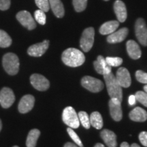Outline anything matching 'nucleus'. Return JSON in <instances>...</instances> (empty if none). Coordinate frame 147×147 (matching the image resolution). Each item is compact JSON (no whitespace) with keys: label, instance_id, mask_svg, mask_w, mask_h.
<instances>
[{"label":"nucleus","instance_id":"29","mask_svg":"<svg viewBox=\"0 0 147 147\" xmlns=\"http://www.w3.org/2000/svg\"><path fill=\"white\" fill-rule=\"evenodd\" d=\"M67 131L74 142L76 143V144H78V146H79L80 147H83V144H82L80 138L78 137V136L77 135L76 132L74 131L72 128L68 127L67 129Z\"/></svg>","mask_w":147,"mask_h":147},{"label":"nucleus","instance_id":"34","mask_svg":"<svg viewBox=\"0 0 147 147\" xmlns=\"http://www.w3.org/2000/svg\"><path fill=\"white\" fill-rule=\"evenodd\" d=\"M139 140L143 146L147 147V132L142 131L139 134Z\"/></svg>","mask_w":147,"mask_h":147},{"label":"nucleus","instance_id":"18","mask_svg":"<svg viewBox=\"0 0 147 147\" xmlns=\"http://www.w3.org/2000/svg\"><path fill=\"white\" fill-rule=\"evenodd\" d=\"M127 51L129 56L133 59H138L140 58L142 52L139 45L134 40H128L126 44Z\"/></svg>","mask_w":147,"mask_h":147},{"label":"nucleus","instance_id":"33","mask_svg":"<svg viewBox=\"0 0 147 147\" xmlns=\"http://www.w3.org/2000/svg\"><path fill=\"white\" fill-rule=\"evenodd\" d=\"M136 78L140 83L147 84V73L142 70H138L136 72Z\"/></svg>","mask_w":147,"mask_h":147},{"label":"nucleus","instance_id":"32","mask_svg":"<svg viewBox=\"0 0 147 147\" xmlns=\"http://www.w3.org/2000/svg\"><path fill=\"white\" fill-rule=\"evenodd\" d=\"M106 62L111 67H118L123 63V59L120 57H108L106 59Z\"/></svg>","mask_w":147,"mask_h":147},{"label":"nucleus","instance_id":"26","mask_svg":"<svg viewBox=\"0 0 147 147\" xmlns=\"http://www.w3.org/2000/svg\"><path fill=\"white\" fill-rule=\"evenodd\" d=\"M78 119L80 123L85 129H89L91 127L90 119L88 114L86 112L80 111L78 113Z\"/></svg>","mask_w":147,"mask_h":147},{"label":"nucleus","instance_id":"20","mask_svg":"<svg viewBox=\"0 0 147 147\" xmlns=\"http://www.w3.org/2000/svg\"><path fill=\"white\" fill-rule=\"evenodd\" d=\"M129 117L131 120L136 122H144L147 120V113L140 107H136L129 113Z\"/></svg>","mask_w":147,"mask_h":147},{"label":"nucleus","instance_id":"35","mask_svg":"<svg viewBox=\"0 0 147 147\" xmlns=\"http://www.w3.org/2000/svg\"><path fill=\"white\" fill-rule=\"evenodd\" d=\"M10 0H0V10H8L10 6Z\"/></svg>","mask_w":147,"mask_h":147},{"label":"nucleus","instance_id":"10","mask_svg":"<svg viewBox=\"0 0 147 147\" xmlns=\"http://www.w3.org/2000/svg\"><path fill=\"white\" fill-rule=\"evenodd\" d=\"M16 17L19 23L29 30H33L36 27V22L28 11L23 10L18 12Z\"/></svg>","mask_w":147,"mask_h":147},{"label":"nucleus","instance_id":"40","mask_svg":"<svg viewBox=\"0 0 147 147\" xmlns=\"http://www.w3.org/2000/svg\"><path fill=\"white\" fill-rule=\"evenodd\" d=\"M130 147H140V146L138 144H136V143H134V144H132L131 145V146H130Z\"/></svg>","mask_w":147,"mask_h":147},{"label":"nucleus","instance_id":"9","mask_svg":"<svg viewBox=\"0 0 147 147\" xmlns=\"http://www.w3.org/2000/svg\"><path fill=\"white\" fill-rule=\"evenodd\" d=\"M15 101V95L12 89L3 87L0 91V104L3 108H8Z\"/></svg>","mask_w":147,"mask_h":147},{"label":"nucleus","instance_id":"42","mask_svg":"<svg viewBox=\"0 0 147 147\" xmlns=\"http://www.w3.org/2000/svg\"><path fill=\"white\" fill-rule=\"evenodd\" d=\"M1 128H2V123H1V119H0V131H1Z\"/></svg>","mask_w":147,"mask_h":147},{"label":"nucleus","instance_id":"14","mask_svg":"<svg viewBox=\"0 0 147 147\" xmlns=\"http://www.w3.org/2000/svg\"><path fill=\"white\" fill-rule=\"evenodd\" d=\"M35 98L32 95H24L18 104V111L22 114L29 113L34 106Z\"/></svg>","mask_w":147,"mask_h":147},{"label":"nucleus","instance_id":"17","mask_svg":"<svg viewBox=\"0 0 147 147\" xmlns=\"http://www.w3.org/2000/svg\"><path fill=\"white\" fill-rule=\"evenodd\" d=\"M128 29L126 27L121 28L117 32H113V34H110L107 38V42L110 44L119 43L123 42L125 39L128 35Z\"/></svg>","mask_w":147,"mask_h":147},{"label":"nucleus","instance_id":"24","mask_svg":"<svg viewBox=\"0 0 147 147\" xmlns=\"http://www.w3.org/2000/svg\"><path fill=\"white\" fill-rule=\"evenodd\" d=\"M90 123L97 129H101L103 127V119L102 115L98 112H93L89 117Z\"/></svg>","mask_w":147,"mask_h":147},{"label":"nucleus","instance_id":"4","mask_svg":"<svg viewBox=\"0 0 147 147\" xmlns=\"http://www.w3.org/2000/svg\"><path fill=\"white\" fill-rule=\"evenodd\" d=\"M62 119L64 123L72 129H77L80 126L78 116L75 110L71 106H68L63 110Z\"/></svg>","mask_w":147,"mask_h":147},{"label":"nucleus","instance_id":"16","mask_svg":"<svg viewBox=\"0 0 147 147\" xmlns=\"http://www.w3.org/2000/svg\"><path fill=\"white\" fill-rule=\"evenodd\" d=\"M114 10L119 22L123 23L127 19V12L125 3L121 0H117L114 3Z\"/></svg>","mask_w":147,"mask_h":147},{"label":"nucleus","instance_id":"21","mask_svg":"<svg viewBox=\"0 0 147 147\" xmlns=\"http://www.w3.org/2000/svg\"><path fill=\"white\" fill-rule=\"evenodd\" d=\"M119 26V22L110 21L104 23L100 28V33L102 35H110L115 32Z\"/></svg>","mask_w":147,"mask_h":147},{"label":"nucleus","instance_id":"39","mask_svg":"<svg viewBox=\"0 0 147 147\" xmlns=\"http://www.w3.org/2000/svg\"><path fill=\"white\" fill-rule=\"evenodd\" d=\"M94 147H105V146H104V144H101V143H97V144L95 145Z\"/></svg>","mask_w":147,"mask_h":147},{"label":"nucleus","instance_id":"3","mask_svg":"<svg viewBox=\"0 0 147 147\" xmlns=\"http://www.w3.org/2000/svg\"><path fill=\"white\" fill-rule=\"evenodd\" d=\"M3 66L5 71L8 74L16 75L19 70V59L16 55L12 53H8L3 57Z\"/></svg>","mask_w":147,"mask_h":147},{"label":"nucleus","instance_id":"5","mask_svg":"<svg viewBox=\"0 0 147 147\" xmlns=\"http://www.w3.org/2000/svg\"><path fill=\"white\" fill-rule=\"evenodd\" d=\"M95 30L93 27H88L82 32L80 41V48L84 52H89L94 43Z\"/></svg>","mask_w":147,"mask_h":147},{"label":"nucleus","instance_id":"7","mask_svg":"<svg viewBox=\"0 0 147 147\" xmlns=\"http://www.w3.org/2000/svg\"><path fill=\"white\" fill-rule=\"evenodd\" d=\"M135 32L137 39L141 45L147 46V26L143 18H140L135 24Z\"/></svg>","mask_w":147,"mask_h":147},{"label":"nucleus","instance_id":"13","mask_svg":"<svg viewBox=\"0 0 147 147\" xmlns=\"http://www.w3.org/2000/svg\"><path fill=\"white\" fill-rule=\"evenodd\" d=\"M116 79L121 86V87L127 88L131 85V79L128 69L125 67H120L118 69L116 74Z\"/></svg>","mask_w":147,"mask_h":147},{"label":"nucleus","instance_id":"37","mask_svg":"<svg viewBox=\"0 0 147 147\" xmlns=\"http://www.w3.org/2000/svg\"><path fill=\"white\" fill-rule=\"evenodd\" d=\"M64 147H78L76 144H73V143L71 142H67L65 143V145H64Z\"/></svg>","mask_w":147,"mask_h":147},{"label":"nucleus","instance_id":"1","mask_svg":"<svg viewBox=\"0 0 147 147\" xmlns=\"http://www.w3.org/2000/svg\"><path fill=\"white\" fill-rule=\"evenodd\" d=\"M61 59L66 65L76 67L80 66L84 63L85 57L78 49L69 48L64 51L62 53Z\"/></svg>","mask_w":147,"mask_h":147},{"label":"nucleus","instance_id":"23","mask_svg":"<svg viewBox=\"0 0 147 147\" xmlns=\"http://www.w3.org/2000/svg\"><path fill=\"white\" fill-rule=\"evenodd\" d=\"M40 136V130L37 129H32L29 132L26 140L27 147H36L37 144V140Z\"/></svg>","mask_w":147,"mask_h":147},{"label":"nucleus","instance_id":"15","mask_svg":"<svg viewBox=\"0 0 147 147\" xmlns=\"http://www.w3.org/2000/svg\"><path fill=\"white\" fill-rule=\"evenodd\" d=\"M93 65L97 72L103 76L111 72V66L108 65L105 58L103 57L102 55L97 57V60L93 62Z\"/></svg>","mask_w":147,"mask_h":147},{"label":"nucleus","instance_id":"22","mask_svg":"<svg viewBox=\"0 0 147 147\" xmlns=\"http://www.w3.org/2000/svg\"><path fill=\"white\" fill-rule=\"evenodd\" d=\"M50 7L53 13L57 18H62L65 14V10L61 0H49Z\"/></svg>","mask_w":147,"mask_h":147},{"label":"nucleus","instance_id":"19","mask_svg":"<svg viewBox=\"0 0 147 147\" xmlns=\"http://www.w3.org/2000/svg\"><path fill=\"white\" fill-rule=\"evenodd\" d=\"M101 137L108 147H117V136L109 129H104L100 134Z\"/></svg>","mask_w":147,"mask_h":147},{"label":"nucleus","instance_id":"25","mask_svg":"<svg viewBox=\"0 0 147 147\" xmlns=\"http://www.w3.org/2000/svg\"><path fill=\"white\" fill-rule=\"evenodd\" d=\"M12 44V39L10 36L5 31L0 29V47H9Z\"/></svg>","mask_w":147,"mask_h":147},{"label":"nucleus","instance_id":"41","mask_svg":"<svg viewBox=\"0 0 147 147\" xmlns=\"http://www.w3.org/2000/svg\"><path fill=\"white\" fill-rule=\"evenodd\" d=\"M143 89H144V91L146 92V93H147V84H145Z\"/></svg>","mask_w":147,"mask_h":147},{"label":"nucleus","instance_id":"43","mask_svg":"<svg viewBox=\"0 0 147 147\" xmlns=\"http://www.w3.org/2000/svg\"><path fill=\"white\" fill-rule=\"evenodd\" d=\"M13 147H18V146H13Z\"/></svg>","mask_w":147,"mask_h":147},{"label":"nucleus","instance_id":"36","mask_svg":"<svg viewBox=\"0 0 147 147\" xmlns=\"http://www.w3.org/2000/svg\"><path fill=\"white\" fill-rule=\"evenodd\" d=\"M136 102V98L135 95H131L128 98V103L129 106H134Z\"/></svg>","mask_w":147,"mask_h":147},{"label":"nucleus","instance_id":"6","mask_svg":"<svg viewBox=\"0 0 147 147\" xmlns=\"http://www.w3.org/2000/svg\"><path fill=\"white\" fill-rule=\"evenodd\" d=\"M81 84L83 87L93 93H97L104 89V83L99 79L91 76H84L81 80Z\"/></svg>","mask_w":147,"mask_h":147},{"label":"nucleus","instance_id":"2","mask_svg":"<svg viewBox=\"0 0 147 147\" xmlns=\"http://www.w3.org/2000/svg\"><path fill=\"white\" fill-rule=\"evenodd\" d=\"M104 78L106 82V87H107L108 95H109L110 98L117 99V100L122 102V87L117 82L115 75L112 72H110L108 74L104 75Z\"/></svg>","mask_w":147,"mask_h":147},{"label":"nucleus","instance_id":"27","mask_svg":"<svg viewBox=\"0 0 147 147\" xmlns=\"http://www.w3.org/2000/svg\"><path fill=\"white\" fill-rule=\"evenodd\" d=\"M74 8L77 12L85 10L87 5V0H72Z\"/></svg>","mask_w":147,"mask_h":147},{"label":"nucleus","instance_id":"8","mask_svg":"<svg viewBox=\"0 0 147 147\" xmlns=\"http://www.w3.org/2000/svg\"><path fill=\"white\" fill-rule=\"evenodd\" d=\"M31 84L35 89L40 91H45L50 87V82L45 76L38 74H34L30 77Z\"/></svg>","mask_w":147,"mask_h":147},{"label":"nucleus","instance_id":"31","mask_svg":"<svg viewBox=\"0 0 147 147\" xmlns=\"http://www.w3.org/2000/svg\"><path fill=\"white\" fill-rule=\"evenodd\" d=\"M35 2L37 6L40 10L44 12H48L50 8V4H49V0H35Z\"/></svg>","mask_w":147,"mask_h":147},{"label":"nucleus","instance_id":"12","mask_svg":"<svg viewBox=\"0 0 147 147\" xmlns=\"http://www.w3.org/2000/svg\"><path fill=\"white\" fill-rule=\"evenodd\" d=\"M49 47V41L46 40H44L40 43L35 44L29 47L27 50V53L29 55L32 57H41L46 53L47 51L48 48Z\"/></svg>","mask_w":147,"mask_h":147},{"label":"nucleus","instance_id":"38","mask_svg":"<svg viewBox=\"0 0 147 147\" xmlns=\"http://www.w3.org/2000/svg\"><path fill=\"white\" fill-rule=\"evenodd\" d=\"M120 147H130V146L127 142H123V143H121Z\"/></svg>","mask_w":147,"mask_h":147},{"label":"nucleus","instance_id":"28","mask_svg":"<svg viewBox=\"0 0 147 147\" xmlns=\"http://www.w3.org/2000/svg\"><path fill=\"white\" fill-rule=\"evenodd\" d=\"M34 17L36 21L38 22L40 25H45L46 20H47V16H46L45 12L42 11L41 10H38L35 12L34 13Z\"/></svg>","mask_w":147,"mask_h":147},{"label":"nucleus","instance_id":"11","mask_svg":"<svg viewBox=\"0 0 147 147\" xmlns=\"http://www.w3.org/2000/svg\"><path fill=\"white\" fill-rule=\"evenodd\" d=\"M110 114L113 120L120 121L123 118L121 102L115 98H110L109 101Z\"/></svg>","mask_w":147,"mask_h":147},{"label":"nucleus","instance_id":"30","mask_svg":"<svg viewBox=\"0 0 147 147\" xmlns=\"http://www.w3.org/2000/svg\"><path fill=\"white\" fill-rule=\"evenodd\" d=\"M136 100L142 104L145 107H147V93L145 91H138L135 94Z\"/></svg>","mask_w":147,"mask_h":147},{"label":"nucleus","instance_id":"44","mask_svg":"<svg viewBox=\"0 0 147 147\" xmlns=\"http://www.w3.org/2000/svg\"><path fill=\"white\" fill-rule=\"evenodd\" d=\"M104 1H108V0H104Z\"/></svg>","mask_w":147,"mask_h":147}]
</instances>
